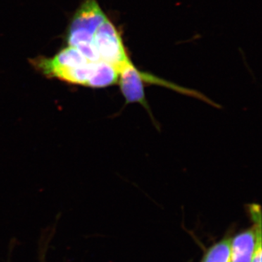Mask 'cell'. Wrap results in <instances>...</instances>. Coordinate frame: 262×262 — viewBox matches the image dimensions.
I'll list each match as a JSON object with an SVG mask.
<instances>
[{
  "instance_id": "cell-1",
  "label": "cell",
  "mask_w": 262,
  "mask_h": 262,
  "mask_svg": "<svg viewBox=\"0 0 262 262\" xmlns=\"http://www.w3.org/2000/svg\"><path fill=\"white\" fill-rule=\"evenodd\" d=\"M93 45L101 61L113 65L120 71L131 61L120 33L108 18L95 32Z\"/></svg>"
},
{
  "instance_id": "cell-2",
  "label": "cell",
  "mask_w": 262,
  "mask_h": 262,
  "mask_svg": "<svg viewBox=\"0 0 262 262\" xmlns=\"http://www.w3.org/2000/svg\"><path fill=\"white\" fill-rule=\"evenodd\" d=\"M145 74L138 70L132 62H129L120 71L118 83L127 103H139L150 113L144 92Z\"/></svg>"
},
{
  "instance_id": "cell-3",
  "label": "cell",
  "mask_w": 262,
  "mask_h": 262,
  "mask_svg": "<svg viewBox=\"0 0 262 262\" xmlns=\"http://www.w3.org/2000/svg\"><path fill=\"white\" fill-rule=\"evenodd\" d=\"M107 18L96 0H84L74 15L69 30H82L94 35Z\"/></svg>"
},
{
  "instance_id": "cell-4",
  "label": "cell",
  "mask_w": 262,
  "mask_h": 262,
  "mask_svg": "<svg viewBox=\"0 0 262 262\" xmlns=\"http://www.w3.org/2000/svg\"><path fill=\"white\" fill-rule=\"evenodd\" d=\"M256 242V225L231 239L230 262H251Z\"/></svg>"
},
{
  "instance_id": "cell-5",
  "label": "cell",
  "mask_w": 262,
  "mask_h": 262,
  "mask_svg": "<svg viewBox=\"0 0 262 262\" xmlns=\"http://www.w3.org/2000/svg\"><path fill=\"white\" fill-rule=\"evenodd\" d=\"M230 237H225L206 251L201 262H230Z\"/></svg>"
},
{
  "instance_id": "cell-6",
  "label": "cell",
  "mask_w": 262,
  "mask_h": 262,
  "mask_svg": "<svg viewBox=\"0 0 262 262\" xmlns=\"http://www.w3.org/2000/svg\"><path fill=\"white\" fill-rule=\"evenodd\" d=\"M251 215L253 222L256 225V242L255 246L254 253L251 262H261V211L258 206L251 207Z\"/></svg>"
}]
</instances>
